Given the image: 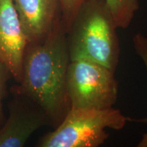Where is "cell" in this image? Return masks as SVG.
Segmentation results:
<instances>
[{
  "label": "cell",
  "instance_id": "6da1fadb",
  "mask_svg": "<svg viewBox=\"0 0 147 147\" xmlns=\"http://www.w3.org/2000/svg\"><path fill=\"white\" fill-rule=\"evenodd\" d=\"M70 61L63 23L45 38L28 42L24 53L20 87L43 108L55 128L71 108L67 91Z\"/></svg>",
  "mask_w": 147,
  "mask_h": 147
},
{
  "label": "cell",
  "instance_id": "7a4b0ae2",
  "mask_svg": "<svg viewBox=\"0 0 147 147\" xmlns=\"http://www.w3.org/2000/svg\"><path fill=\"white\" fill-rule=\"evenodd\" d=\"M117 27L105 0H89L67 32L70 60L86 59L115 71L120 56Z\"/></svg>",
  "mask_w": 147,
  "mask_h": 147
},
{
  "label": "cell",
  "instance_id": "3957f363",
  "mask_svg": "<svg viewBox=\"0 0 147 147\" xmlns=\"http://www.w3.org/2000/svg\"><path fill=\"white\" fill-rule=\"evenodd\" d=\"M128 121L120 110L71 108L54 131L37 142L39 147H97L109 137L106 129L120 130Z\"/></svg>",
  "mask_w": 147,
  "mask_h": 147
},
{
  "label": "cell",
  "instance_id": "277c9868",
  "mask_svg": "<svg viewBox=\"0 0 147 147\" xmlns=\"http://www.w3.org/2000/svg\"><path fill=\"white\" fill-rule=\"evenodd\" d=\"M115 72L91 61H71L67 75L70 107L89 109L113 107L118 96Z\"/></svg>",
  "mask_w": 147,
  "mask_h": 147
},
{
  "label": "cell",
  "instance_id": "5b68a950",
  "mask_svg": "<svg viewBox=\"0 0 147 147\" xmlns=\"http://www.w3.org/2000/svg\"><path fill=\"white\" fill-rule=\"evenodd\" d=\"M12 90L13 98L9 103L8 118L0 128V147H23L35 131L50 123L43 108L20 86Z\"/></svg>",
  "mask_w": 147,
  "mask_h": 147
},
{
  "label": "cell",
  "instance_id": "8992f818",
  "mask_svg": "<svg viewBox=\"0 0 147 147\" xmlns=\"http://www.w3.org/2000/svg\"><path fill=\"white\" fill-rule=\"evenodd\" d=\"M27 43L13 0H0V60L18 84Z\"/></svg>",
  "mask_w": 147,
  "mask_h": 147
},
{
  "label": "cell",
  "instance_id": "52a82bcc",
  "mask_svg": "<svg viewBox=\"0 0 147 147\" xmlns=\"http://www.w3.org/2000/svg\"><path fill=\"white\" fill-rule=\"evenodd\" d=\"M27 42L45 38L62 23L61 0H13Z\"/></svg>",
  "mask_w": 147,
  "mask_h": 147
},
{
  "label": "cell",
  "instance_id": "ba28073f",
  "mask_svg": "<svg viewBox=\"0 0 147 147\" xmlns=\"http://www.w3.org/2000/svg\"><path fill=\"white\" fill-rule=\"evenodd\" d=\"M105 2L117 28L126 29L138 10L140 0H105Z\"/></svg>",
  "mask_w": 147,
  "mask_h": 147
},
{
  "label": "cell",
  "instance_id": "9c48e42d",
  "mask_svg": "<svg viewBox=\"0 0 147 147\" xmlns=\"http://www.w3.org/2000/svg\"><path fill=\"white\" fill-rule=\"evenodd\" d=\"M133 45L136 53L142 60L147 69V37L141 33H138L133 37ZM129 120L138 121L140 123H147V117L141 119H131L128 118V121ZM137 146L147 147V133L142 136Z\"/></svg>",
  "mask_w": 147,
  "mask_h": 147
},
{
  "label": "cell",
  "instance_id": "30bf717a",
  "mask_svg": "<svg viewBox=\"0 0 147 147\" xmlns=\"http://www.w3.org/2000/svg\"><path fill=\"white\" fill-rule=\"evenodd\" d=\"M89 0H61L62 23L66 32L69 31L78 12Z\"/></svg>",
  "mask_w": 147,
  "mask_h": 147
},
{
  "label": "cell",
  "instance_id": "8fae6325",
  "mask_svg": "<svg viewBox=\"0 0 147 147\" xmlns=\"http://www.w3.org/2000/svg\"><path fill=\"white\" fill-rule=\"evenodd\" d=\"M10 76H12V75L8 67L0 60V123L3 119L2 103L3 99L6 95L7 82Z\"/></svg>",
  "mask_w": 147,
  "mask_h": 147
}]
</instances>
